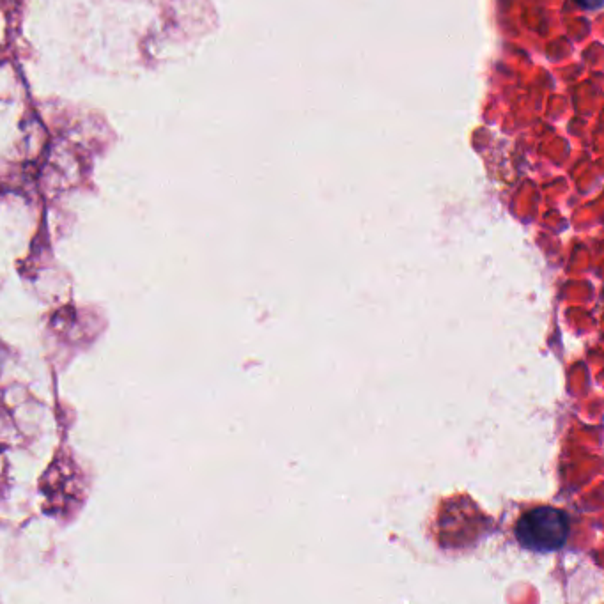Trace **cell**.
<instances>
[{
  "mask_svg": "<svg viewBox=\"0 0 604 604\" xmlns=\"http://www.w3.org/2000/svg\"><path fill=\"white\" fill-rule=\"evenodd\" d=\"M576 2L587 9H596L601 6V0H576Z\"/></svg>",
  "mask_w": 604,
  "mask_h": 604,
  "instance_id": "cell-2",
  "label": "cell"
},
{
  "mask_svg": "<svg viewBox=\"0 0 604 604\" xmlns=\"http://www.w3.org/2000/svg\"><path fill=\"white\" fill-rule=\"evenodd\" d=\"M569 518L557 507L543 505L525 512L516 523V539L525 550L535 553H553L566 544L569 537Z\"/></svg>",
  "mask_w": 604,
  "mask_h": 604,
  "instance_id": "cell-1",
  "label": "cell"
}]
</instances>
